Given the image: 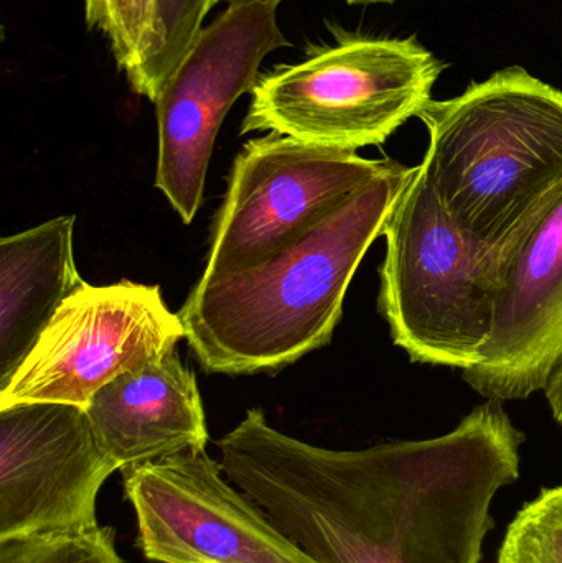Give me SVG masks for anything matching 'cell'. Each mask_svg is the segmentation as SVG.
<instances>
[{"label":"cell","mask_w":562,"mask_h":563,"mask_svg":"<svg viewBox=\"0 0 562 563\" xmlns=\"http://www.w3.org/2000/svg\"><path fill=\"white\" fill-rule=\"evenodd\" d=\"M422 174L459 230L505 266L562 191V91L520 66L432 99Z\"/></svg>","instance_id":"3"},{"label":"cell","mask_w":562,"mask_h":563,"mask_svg":"<svg viewBox=\"0 0 562 563\" xmlns=\"http://www.w3.org/2000/svg\"><path fill=\"white\" fill-rule=\"evenodd\" d=\"M85 410L119 472L210 440L197 377L175 350L106 384Z\"/></svg>","instance_id":"12"},{"label":"cell","mask_w":562,"mask_h":563,"mask_svg":"<svg viewBox=\"0 0 562 563\" xmlns=\"http://www.w3.org/2000/svg\"><path fill=\"white\" fill-rule=\"evenodd\" d=\"M416 168L389 161L312 230L257 266L200 277L178 317L207 373H277L327 346L350 282Z\"/></svg>","instance_id":"2"},{"label":"cell","mask_w":562,"mask_h":563,"mask_svg":"<svg viewBox=\"0 0 562 563\" xmlns=\"http://www.w3.org/2000/svg\"><path fill=\"white\" fill-rule=\"evenodd\" d=\"M82 407L0 409V539L98 526V496L118 472Z\"/></svg>","instance_id":"10"},{"label":"cell","mask_w":562,"mask_h":563,"mask_svg":"<svg viewBox=\"0 0 562 563\" xmlns=\"http://www.w3.org/2000/svg\"><path fill=\"white\" fill-rule=\"evenodd\" d=\"M184 338V323L158 285L124 279L96 287L86 282L63 301L0 389V409L32 402L86 409L106 384L174 351Z\"/></svg>","instance_id":"8"},{"label":"cell","mask_w":562,"mask_h":563,"mask_svg":"<svg viewBox=\"0 0 562 563\" xmlns=\"http://www.w3.org/2000/svg\"><path fill=\"white\" fill-rule=\"evenodd\" d=\"M0 563H124L104 526L55 529L0 539Z\"/></svg>","instance_id":"15"},{"label":"cell","mask_w":562,"mask_h":563,"mask_svg":"<svg viewBox=\"0 0 562 563\" xmlns=\"http://www.w3.org/2000/svg\"><path fill=\"white\" fill-rule=\"evenodd\" d=\"M497 563H562V485L543 489L518 511Z\"/></svg>","instance_id":"16"},{"label":"cell","mask_w":562,"mask_h":563,"mask_svg":"<svg viewBox=\"0 0 562 563\" xmlns=\"http://www.w3.org/2000/svg\"><path fill=\"white\" fill-rule=\"evenodd\" d=\"M220 0H155L154 19L134 71L128 76L137 95L157 98L162 85L180 65L203 30L208 12Z\"/></svg>","instance_id":"14"},{"label":"cell","mask_w":562,"mask_h":563,"mask_svg":"<svg viewBox=\"0 0 562 563\" xmlns=\"http://www.w3.org/2000/svg\"><path fill=\"white\" fill-rule=\"evenodd\" d=\"M524 440L488 399L445 435L363 450L310 445L251 409L218 449L224 475L316 563H481Z\"/></svg>","instance_id":"1"},{"label":"cell","mask_w":562,"mask_h":563,"mask_svg":"<svg viewBox=\"0 0 562 563\" xmlns=\"http://www.w3.org/2000/svg\"><path fill=\"white\" fill-rule=\"evenodd\" d=\"M75 221L58 217L0 241V389L63 301L86 284L73 253Z\"/></svg>","instance_id":"13"},{"label":"cell","mask_w":562,"mask_h":563,"mask_svg":"<svg viewBox=\"0 0 562 563\" xmlns=\"http://www.w3.org/2000/svg\"><path fill=\"white\" fill-rule=\"evenodd\" d=\"M388 164L274 132L247 142L234 158L201 277L263 263L312 230Z\"/></svg>","instance_id":"6"},{"label":"cell","mask_w":562,"mask_h":563,"mask_svg":"<svg viewBox=\"0 0 562 563\" xmlns=\"http://www.w3.org/2000/svg\"><path fill=\"white\" fill-rule=\"evenodd\" d=\"M544 393H547L548 404H550L554 420L562 427V363L554 371Z\"/></svg>","instance_id":"18"},{"label":"cell","mask_w":562,"mask_h":563,"mask_svg":"<svg viewBox=\"0 0 562 563\" xmlns=\"http://www.w3.org/2000/svg\"><path fill=\"white\" fill-rule=\"evenodd\" d=\"M155 0H85L86 22L111 43L125 76L134 71L154 19Z\"/></svg>","instance_id":"17"},{"label":"cell","mask_w":562,"mask_h":563,"mask_svg":"<svg viewBox=\"0 0 562 563\" xmlns=\"http://www.w3.org/2000/svg\"><path fill=\"white\" fill-rule=\"evenodd\" d=\"M345 2L355 5V3H392L396 2V0H345Z\"/></svg>","instance_id":"20"},{"label":"cell","mask_w":562,"mask_h":563,"mask_svg":"<svg viewBox=\"0 0 562 563\" xmlns=\"http://www.w3.org/2000/svg\"><path fill=\"white\" fill-rule=\"evenodd\" d=\"M379 313L412 363L477 366L491 340L500 271L454 223L421 167L389 214Z\"/></svg>","instance_id":"4"},{"label":"cell","mask_w":562,"mask_h":563,"mask_svg":"<svg viewBox=\"0 0 562 563\" xmlns=\"http://www.w3.org/2000/svg\"><path fill=\"white\" fill-rule=\"evenodd\" d=\"M442 63L415 38H352L257 79L241 134L274 132L356 152L432 101Z\"/></svg>","instance_id":"5"},{"label":"cell","mask_w":562,"mask_h":563,"mask_svg":"<svg viewBox=\"0 0 562 563\" xmlns=\"http://www.w3.org/2000/svg\"><path fill=\"white\" fill-rule=\"evenodd\" d=\"M289 46L277 5H230L203 26L155 98V187L190 224L203 201L218 131L234 102L253 91L264 58Z\"/></svg>","instance_id":"7"},{"label":"cell","mask_w":562,"mask_h":563,"mask_svg":"<svg viewBox=\"0 0 562 563\" xmlns=\"http://www.w3.org/2000/svg\"><path fill=\"white\" fill-rule=\"evenodd\" d=\"M230 5H247V3H267V5H279L284 0H220Z\"/></svg>","instance_id":"19"},{"label":"cell","mask_w":562,"mask_h":563,"mask_svg":"<svg viewBox=\"0 0 562 563\" xmlns=\"http://www.w3.org/2000/svg\"><path fill=\"white\" fill-rule=\"evenodd\" d=\"M137 548L157 563H316L205 449L124 470Z\"/></svg>","instance_id":"9"},{"label":"cell","mask_w":562,"mask_h":563,"mask_svg":"<svg viewBox=\"0 0 562 563\" xmlns=\"http://www.w3.org/2000/svg\"><path fill=\"white\" fill-rule=\"evenodd\" d=\"M562 363V191L502 274L491 340L464 379L485 399H527Z\"/></svg>","instance_id":"11"}]
</instances>
